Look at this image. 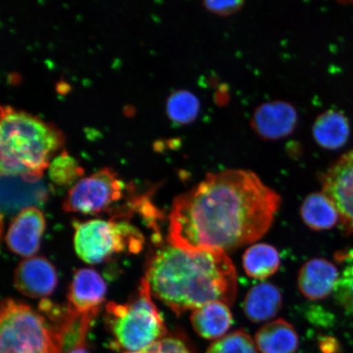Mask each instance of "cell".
Here are the masks:
<instances>
[{
    "label": "cell",
    "instance_id": "1",
    "mask_svg": "<svg viewBox=\"0 0 353 353\" xmlns=\"http://www.w3.org/2000/svg\"><path fill=\"white\" fill-rule=\"evenodd\" d=\"M281 199L250 170L208 174L175 198L168 241L190 253H228L262 238L271 228Z\"/></svg>",
    "mask_w": 353,
    "mask_h": 353
},
{
    "label": "cell",
    "instance_id": "2",
    "mask_svg": "<svg viewBox=\"0 0 353 353\" xmlns=\"http://www.w3.org/2000/svg\"><path fill=\"white\" fill-rule=\"evenodd\" d=\"M145 279L154 296L178 316L214 301L231 305L237 293L236 268L223 251L162 246L150 259Z\"/></svg>",
    "mask_w": 353,
    "mask_h": 353
},
{
    "label": "cell",
    "instance_id": "3",
    "mask_svg": "<svg viewBox=\"0 0 353 353\" xmlns=\"http://www.w3.org/2000/svg\"><path fill=\"white\" fill-rule=\"evenodd\" d=\"M64 143L59 128L33 114L2 105L0 170L2 176L41 179L50 158Z\"/></svg>",
    "mask_w": 353,
    "mask_h": 353
},
{
    "label": "cell",
    "instance_id": "4",
    "mask_svg": "<svg viewBox=\"0 0 353 353\" xmlns=\"http://www.w3.org/2000/svg\"><path fill=\"white\" fill-rule=\"evenodd\" d=\"M105 320L114 343L125 352L142 350L167 335L147 279L141 281L136 294L127 303H108Z\"/></svg>",
    "mask_w": 353,
    "mask_h": 353
},
{
    "label": "cell",
    "instance_id": "5",
    "mask_svg": "<svg viewBox=\"0 0 353 353\" xmlns=\"http://www.w3.org/2000/svg\"><path fill=\"white\" fill-rule=\"evenodd\" d=\"M63 336L46 317L14 299L2 302L0 353H61Z\"/></svg>",
    "mask_w": 353,
    "mask_h": 353
},
{
    "label": "cell",
    "instance_id": "6",
    "mask_svg": "<svg viewBox=\"0 0 353 353\" xmlns=\"http://www.w3.org/2000/svg\"><path fill=\"white\" fill-rule=\"evenodd\" d=\"M130 218L117 214L108 221L74 222V245L79 257L88 263L98 264L116 254L140 253L145 238Z\"/></svg>",
    "mask_w": 353,
    "mask_h": 353
},
{
    "label": "cell",
    "instance_id": "7",
    "mask_svg": "<svg viewBox=\"0 0 353 353\" xmlns=\"http://www.w3.org/2000/svg\"><path fill=\"white\" fill-rule=\"evenodd\" d=\"M125 193V183L113 170L104 168L74 185L65 199L63 210L83 214H117L118 202Z\"/></svg>",
    "mask_w": 353,
    "mask_h": 353
},
{
    "label": "cell",
    "instance_id": "8",
    "mask_svg": "<svg viewBox=\"0 0 353 353\" xmlns=\"http://www.w3.org/2000/svg\"><path fill=\"white\" fill-rule=\"evenodd\" d=\"M322 192L341 216L343 230L353 233V150L343 154L321 176Z\"/></svg>",
    "mask_w": 353,
    "mask_h": 353
},
{
    "label": "cell",
    "instance_id": "9",
    "mask_svg": "<svg viewBox=\"0 0 353 353\" xmlns=\"http://www.w3.org/2000/svg\"><path fill=\"white\" fill-rule=\"evenodd\" d=\"M46 227V218L37 207L21 211L6 234L8 249L23 257H33L38 252Z\"/></svg>",
    "mask_w": 353,
    "mask_h": 353
},
{
    "label": "cell",
    "instance_id": "10",
    "mask_svg": "<svg viewBox=\"0 0 353 353\" xmlns=\"http://www.w3.org/2000/svg\"><path fill=\"white\" fill-rule=\"evenodd\" d=\"M56 269L43 257H30L19 263L14 272V285L26 296L43 299L54 292L57 285Z\"/></svg>",
    "mask_w": 353,
    "mask_h": 353
},
{
    "label": "cell",
    "instance_id": "11",
    "mask_svg": "<svg viewBox=\"0 0 353 353\" xmlns=\"http://www.w3.org/2000/svg\"><path fill=\"white\" fill-rule=\"evenodd\" d=\"M48 192L41 179L23 176H2V213L10 215L19 210L43 205Z\"/></svg>",
    "mask_w": 353,
    "mask_h": 353
},
{
    "label": "cell",
    "instance_id": "12",
    "mask_svg": "<svg viewBox=\"0 0 353 353\" xmlns=\"http://www.w3.org/2000/svg\"><path fill=\"white\" fill-rule=\"evenodd\" d=\"M105 294L107 285L99 272L90 268L79 269L70 285L69 305L79 314L98 315Z\"/></svg>",
    "mask_w": 353,
    "mask_h": 353
},
{
    "label": "cell",
    "instance_id": "13",
    "mask_svg": "<svg viewBox=\"0 0 353 353\" xmlns=\"http://www.w3.org/2000/svg\"><path fill=\"white\" fill-rule=\"evenodd\" d=\"M298 120L297 112L292 105L281 101L264 103L256 110L253 127L263 139L285 138L294 130Z\"/></svg>",
    "mask_w": 353,
    "mask_h": 353
},
{
    "label": "cell",
    "instance_id": "14",
    "mask_svg": "<svg viewBox=\"0 0 353 353\" xmlns=\"http://www.w3.org/2000/svg\"><path fill=\"white\" fill-rule=\"evenodd\" d=\"M339 278L335 265L324 259H312L299 272L300 292L310 300L323 299L334 291Z\"/></svg>",
    "mask_w": 353,
    "mask_h": 353
},
{
    "label": "cell",
    "instance_id": "15",
    "mask_svg": "<svg viewBox=\"0 0 353 353\" xmlns=\"http://www.w3.org/2000/svg\"><path fill=\"white\" fill-rule=\"evenodd\" d=\"M191 322L199 336L206 341H218L231 328L233 317L228 304L214 301L192 311Z\"/></svg>",
    "mask_w": 353,
    "mask_h": 353
},
{
    "label": "cell",
    "instance_id": "16",
    "mask_svg": "<svg viewBox=\"0 0 353 353\" xmlns=\"http://www.w3.org/2000/svg\"><path fill=\"white\" fill-rule=\"evenodd\" d=\"M282 294L279 288L269 282L254 285L247 293L243 303V311L254 323L270 321L282 307Z\"/></svg>",
    "mask_w": 353,
    "mask_h": 353
},
{
    "label": "cell",
    "instance_id": "17",
    "mask_svg": "<svg viewBox=\"0 0 353 353\" xmlns=\"http://www.w3.org/2000/svg\"><path fill=\"white\" fill-rule=\"evenodd\" d=\"M255 343L260 353H295L299 339L292 325L284 319H277L258 330Z\"/></svg>",
    "mask_w": 353,
    "mask_h": 353
},
{
    "label": "cell",
    "instance_id": "18",
    "mask_svg": "<svg viewBox=\"0 0 353 353\" xmlns=\"http://www.w3.org/2000/svg\"><path fill=\"white\" fill-rule=\"evenodd\" d=\"M348 119L338 110L322 113L313 125V137L317 144L326 150H338L347 143L350 137Z\"/></svg>",
    "mask_w": 353,
    "mask_h": 353
},
{
    "label": "cell",
    "instance_id": "19",
    "mask_svg": "<svg viewBox=\"0 0 353 353\" xmlns=\"http://www.w3.org/2000/svg\"><path fill=\"white\" fill-rule=\"evenodd\" d=\"M300 214L303 223L314 231L330 230L341 223L336 207L323 192L308 195L303 202Z\"/></svg>",
    "mask_w": 353,
    "mask_h": 353
},
{
    "label": "cell",
    "instance_id": "20",
    "mask_svg": "<svg viewBox=\"0 0 353 353\" xmlns=\"http://www.w3.org/2000/svg\"><path fill=\"white\" fill-rule=\"evenodd\" d=\"M242 263L247 276L254 279H266L274 275L279 269L280 254L274 246L259 243L246 250Z\"/></svg>",
    "mask_w": 353,
    "mask_h": 353
},
{
    "label": "cell",
    "instance_id": "21",
    "mask_svg": "<svg viewBox=\"0 0 353 353\" xmlns=\"http://www.w3.org/2000/svg\"><path fill=\"white\" fill-rule=\"evenodd\" d=\"M200 110V101L196 96L187 90L175 91L166 103V112L170 120L178 125L196 120Z\"/></svg>",
    "mask_w": 353,
    "mask_h": 353
},
{
    "label": "cell",
    "instance_id": "22",
    "mask_svg": "<svg viewBox=\"0 0 353 353\" xmlns=\"http://www.w3.org/2000/svg\"><path fill=\"white\" fill-rule=\"evenodd\" d=\"M48 168L52 182L59 187L72 186L83 174V170L78 162L66 152L54 159Z\"/></svg>",
    "mask_w": 353,
    "mask_h": 353
},
{
    "label": "cell",
    "instance_id": "23",
    "mask_svg": "<svg viewBox=\"0 0 353 353\" xmlns=\"http://www.w3.org/2000/svg\"><path fill=\"white\" fill-rule=\"evenodd\" d=\"M258 352L252 338L245 331L238 330L212 343L206 353H259Z\"/></svg>",
    "mask_w": 353,
    "mask_h": 353
},
{
    "label": "cell",
    "instance_id": "24",
    "mask_svg": "<svg viewBox=\"0 0 353 353\" xmlns=\"http://www.w3.org/2000/svg\"><path fill=\"white\" fill-rule=\"evenodd\" d=\"M123 353H196L187 338L183 334H173L166 335L151 345L135 352Z\"/></svg>",
    "mask_w": 353,
    "mask_h": 353
},
{
    "label": "cell",
    "instance_id": "25",
    "mask_svg": "<svg viewBox=\"0 0 353 353\" xmlns=\"http://www.w3.org/2000/svg\"><path fill=\"white\" fill-rule=\"evenodd\" d=\"M334 294L344 312L348 315H353V263L343 269Z\"/></svg>",
    "mask_w": 353,
    "mask_h": 353
},
{
    "label": "cell",
    "instance_id": "26",
    "mask_svg": "<svg viewBox=\"0 0 353 353\" xmlns=\"http://www.w3.org/2000/svg\"><path fill=\"white\" fill-rule=\"evenodd\" d=\"M243 6L242 1H205L204 6L210 12L220 16H228L236 12Z\"/></svg>",
    "mask_w": 353,
    "mask_h": 353
},
{
    "label": "cell",
    "instance_id": "27",
    "mask_svg": "<svg viewBox=\"0 0 353 353\" xmlns=\"http://www.w3.org/2000/svg\"><path fill=\"white\" fill-rule=\"evenodd\" d=\"M320 348L322 353H338L339 344L334 338L324 337L321 339Z\"/></svg>",
    "mask_w": 353,
    "mask_h": 353
},
{
    "label": "cell",
    "instance_id": "28",
    "mask_svg": "<svg viewBox=\"0 0 353 353\" xmlns=\"http://www.w3.org/2000/svg\"><path fill=\"white\" fill-rule=\"evenodd\" d=\"M63 353H90L88 351L85 347V342H82L77 344L72 347L69 348L68 350H65Z\"/></svg>",
    "mask_w": 353,
    "mask_h": 353
}]
</instances>
